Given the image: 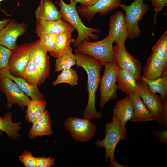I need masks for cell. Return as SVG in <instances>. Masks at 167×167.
Returning a JSON list of instances; mask_svg holds the SVG:
<instances>
[{
  "label": "cell",
  "instance_id": "cell-1",
  "mask_svg": "<svg viewBox=\"0 0 167 167\" xmlns=\"http://www.w3.org/2000/svg\"><path fill=\"white\" fill-rule=\"evenodd\" d=\"M77 66L83 68L87 75V89L88 100L83 112V118L91 120L99 119L102 116L96 108V94L101 79L100 71L103 66L102 63L93 57L79 53L75 50Z\"/></svg>",
  "mask_w": 167,
  "mask_h": 167
},
{
  "label": "cell",
  "instance_id": "cell-2",
  "mask_svg": "<svg viewBox=\"0 0 167 167\" xmlns=\"http://www.w3.org/2000/svg\"><path fill=\"white\" fill-rule=\"evenodd\" d=\"M70 3L67 4L63 0L59 2H55L60 7V11L63 20L70 24L76 29L78 32L77 38L72 43L74 47H77L83 41H89L91 39L96 40L98 39L97 33H100L98 29L88 27L83 23L78 13L76 5L77 2L73 0H70Z\"/></svg>",
  "mask_w": 167,
  "mask_h": 167
},
{
  "label": "cell",
  "instance_id": "cell-3",
  "mask_svg": "<svg viewBox=\"0 0 167 167\" xmlns=\"http://www.w3.org/2000/svg\"><path fill=\"white\" fill-rule=\"evenodd\" d=\"M139 91L137 93L162 129H167V101L163 100L149 88L147 83L141 79L138 81Z\"/></svg>",
  "mask_w": 167,
  "mask_h": 167
},
{
  "label": "cell",
  "instance_id": "cell-4",
  "mask_svg": "<svg viewBox=\"0 0 167 167\" xmlns=\"http://www.w3.org/2000/svg\"><path fill=\"white\" fill-rule=\"evenodd\" d=\"M105 132V137L101 140H97L95 142L98 147H104L105 149L104 158L106 161L109 159L110 162L115 161V149L118 143L126 139L127 131L121 126L120 121L113 114L112 121L106 122L104 125Z\"/></svg>",
  "mask_w": 167,
  "mask_h": 167
},
{
  "label": "cell",
  "instance_id": "cell-5",
  "mask_svg": "<svg viewBox=\"0 0 167 167\" xmlns=\"http://www.w3.org/2000/svg\"><path fill=\"white\" fill-rule=\"evenodd\" d=\"M113 38L110 33L102 40L96 42L83 41L75 50L90 56L101 62L103 65L115 62L113 52Z\"/></svg>",
  "mask_w": 167,
  "mask_h": 167
},
{
  "label": "cell",
  "instance_id": "cell-6",
  "mask_svg": "<svg viewBox=\"0 0 167 167\" xmlns=\"http://www.w3.org/2000/svg\"><path fill=\"white\" fill-rule=\"evenodd\" d=\"M105 70L101 79L99 90L100 106L102 109L111 100L117 99V73L118 66L116 62L105 65Z\"/></svg>",
  "mask_w": 167,
  "mask_h": 167
},
{
  "label": "cell",
  "instance_id": "cell-7",
  "mask_svg": "<svg viewBox=\"0 0 167 167\" xmlns=\"http://www.w3.org/2000/svg\"><path fill=\"white\" fill-rule=\"evenodd\" d=\"M119 7L125 13L128 37L133 39L139 37L141 32L139 22L143 19V16L148 11V6L143 3V0H134L129 5L121 3Z\"/></svg>",
  "mask_w": 167,
  "mask_h": 167
},
{
  "label": "cell",
  "instance_id": "cell-8",
  "mask_svg": "<svg viewBox=\"0 0 167 167\" xmlns=\"http://www.w3.org/2000/svg\"><path fill=\"white\" fill-rule=\"evenodd\" d=\"M37 43V40L24 43L11 50L8 67L11 75L22 77L24 70L33 54Z\"/></svg>",
  "mask_w": 167,
  "mask_h": 167
},
{
  "label": "cell",
  "instance_id": "cell-9",
  "mask_svg": "<svg viewBox=\"0 0 167 167\" xmlns=\"http://www.w3.org/2000/svg\"><path fill=\"white\" fill-rule=\"evenodd\" d=\"M64 125L66 130L76 140L86 142L94 136L96 127L90 120L70 116L66 119Z\"/></svg>",
  "mask_w": 167,
  "mask_h": 167
},
{
  "label": "cell",
  "instance_id": "cell-10",
  "mask_svg": "<svg viewBox=\"0 0 167 167\" xmlns=\"http://www.w3.org/2000/svg\"><path fill=\"white\" fill-rule=\"evenodd\" d=\"M113 52L118 67L130 73L137 81L140 80L141 63L127 51L125 45L117 44L113 46Z\"/></svg>",
  "mask_w": 167,
  "mask_h": 167
},
{
  "label": "cell",
  "instance_id": "cell-11",
  "mask_svg": "<svg viewBox=\"0 0 167 167\" xmlns=\"http://www.w3.org/2000/svg\"><path fill=\"white\" fill-rule=\"evenodd\" d=\"M0 89L6 95L7 100L6 106L8 108L16 104L24 110L31 100L16 84L9 78L0 79Z\"/></svg>",
  "mask_w": 167,
  "mask_h": 167
},
{
  "label": "cell",
  "instance_id": "cell-12",
  "mask_svg": "<svg viewBox=\"0 0 167 167\" xmlns=\"http://www.w3.org/2000/svg\"><path fill=\"white\" fill-rule=\"evenodd\" d=\"M27 29L25 23H18L14 19L10 20L0 31V44L10 50L15 48L18 46L17 39L25 34Z\"/></svg>",
  "mask_w": 167,
  "mask_h": 167
},
{
  "label": "cell",
  "instance_id": "cell-13",
  "mask_svg": "<svg viewBox=\"0 0 167 167\" xmlns=\"http://www.w3.org/2000/svg\"><path fill=\"white\" fill-rule=\"evenodd\" d=\"M32 55L33 63L37 71L39 81L38 85L42 84L49 76L51 66L47 52L41 44L39 39Z\"/></svg>",
  "mask_w": 167,
  "mask_h": 167
},
{
  "label": "cell",
  "instance_id": "cell-14",
  "mask_svg": "<svg viewBox=\"0 0 167 167\" xmlns=\"http://www.w3.org/2000/svg\"><path fill=\"white\" fill-rule=\"evenodd\" d=\"M109 33L111 34L116 44L125 45L128 35L125 14L122 12L116 11L111 17Z\"/></svg>",
  "mask_w": 167,
  "mask_h": 167
},
{
  "label": "cell",
  "instance_id": "cell-15",
  "mask_svg": "<svg viewBox=\"0 0 167 167\" xmlns=\"http://www.w3.org/2000/svg\"><path fill=\"white\" fill-rule=\"evenodd\" d=\"M121 0H99L91 6L85 8L78 6L77 10L79 15L89 20L97 13L101 15H104L114 11L119 7Z\"/></svg>",
  "mask_w": 167,
  "mask_h": 167
},
{
  "label": "cell",
  "instance_id": "cell-16",
  "mask_svg": "<svg viewBox=\"0 0 167 167\" xmlns=\"http://www.w3.org/2000/svg\"><path fill=\"white\" fill-rule=\"evenodd\" d=\"M167 60L161 58L152 51L147 60L141 77L148 80L156 79L167 72Z\"/></svg>",
  "mask_w": 167,
  "mask_h": 167
},
{
  "label": "cell",
  "instance_id": "cell-17",
  "mask_svg": "<svg viewBox=\"0 0 167 167\" xmlns=\"http://www.w3.org/2000/svg\"><path fill=\"white\" fill-rule=\"evenodd\" d=\"M35 33L37 36L44 34L56 35L64 32L71 31L75 28L70 24L63 19L53 21L36 20Z\"/></svg>",
  "mask_w": 167,
  "mask_h": 167
},
{
  "label": "cell",
  "instance_id": "cell-18",
  "mask_svg": "<svg viewBox=\"0 0 167 167\" xmlns=\"http://www.w3.org/2000/svg\"><path fill=\"white\" fill-rule=\"evenodd\" d=\"M113 114L120 121L123 128L129 121H131L134 115V106L129 95L118 100L114 105Z\"/></svg>",
  "mask_w": 167,
  "mask_h": 167
},
{
  "label": "cell",
  "instance_id": "cell-19",
  "mask_svg": "<svg viewBox=\"0 0 167 167\" xmlns=\"http://www.w3.org/2000/svg\"><path fill=\"white\" fill-rule=\"evenodd\" d=\"M35 14L38 20L53 21L62 18L60 11L51 0H41Z\"/></svg>",
  "mask_w": 167,
  "mask_h": 167
},
{
  "label": "cell",
  "instance_id": "cell-20",
  "mask_svg": "<svg viewBox=\"0 0 167 167\" xmlns=\"http://www.w3.org/2000/svg\"><path fill=\"white\" fill-rule=\"evenodd\" d=\"M8 77L13 81L19 88L31 99H44V96L39 90L28 83L24 79L11 75L9 73L8 67L0 70V79Z\"/></svg>",
  "mask_w": 167,
  "mask_h": 167
},
{
  "label": "cell",
  "instance_id": "cell-21",
  "mask_svg": "<svg viewBox=\"0 0 167 167\" xmlns=\"http://www.w3.org/2000/svg\"><path fill=\"white\" fill-rule=\"evenodd\" d=\"M52 133L50 117L48 111L45 109L42 115L32 123L28 136L34 139L38 136H49Z\"/></svg>",
  "mask_w": 167,
  "mask_h": 167
},
{
  "label": "cell",
  "instance_id": "cell-22",
  "mask_svg": "<svg viewBox=\"0 0 167 167\" xmlns=\"http://www.w3.org/2000/svg\"><path fill=\"white\" fill-rule=\"evenodd\" d=\"M117 83L118 88L127 95L138 93L139 92L140 88L138 81L130 73L119 67Z\"/></svg>",
  "mask_w": 167,
  "mask_h": 167
},
{
  "label": "cell",
  "instance_id": "cell-23",
  "mask_svg": "<svg viewBox=\"0 0 167 167\" xmlns=\"http://www.w3.org/2000/svg\"><path fill=\"white\" fill-rule=\"evenodd\" d=\"M128 95L130 96L134 110V116L131 121H155L154 117L137 93H134Z\"/></svg>",
  "mask_w": 167,
  "mask_h": 167
},
{
  "label": "cell",
  "instance_id": "cell-24",
  "mask_svg": "<svg viewBox=\"0 0 167 167\" xmlns=\"http://www.w3.org/2000/svg\"><path fill=\"white\" fill-rule=\"evenodd\" d=\"M20 122H13L12 114L10 112L5 113L3 116H0V130L5 132L11 139H16L19 135L18 131L21 129Z\"/></svg>",
  "mask_w": 167,
  "mask_h": 167
},
{
  "label": "cell",
  "instance_id": "cell-25",
  "mask_svg": "<svg viewBox=\"0 0 167 167\" xmlns=\"http://www.w3.org/2000/svg\"><path fill=\"white\" fill-rule=\"evenodd\" d=\"M45 100L31 99L27 105L25 118L29 123H33L43 114L46 107Z\"/></svg>",
  "mask_w": 167,
  "mask_h": 167
},
{
  "label": "cell",
  "instance_id": "cell-26",
  "mask_svg": "<svg viewBox=\"0 0 167 167\" xmlns=\"http://www.w3.org/2000/svg\"><path fill=\"white\" fill-rule=\"evenodd\" d=\"M71 31L64 32L57 35L55 46L54 51L50 54L52 56L57 58L65 52L75 39L72 38Z\"/></svg>",
  "mask_w": 167,
  "mask_h": 167
},
{
  "label": "cell",
  "instance_id": "cell-27",
  "mask_svg": "<svg viewBox=\"0 0 167 167\" xmlns=\"http://www.w3.org/2000/svg\"><path fill=\"white\" fill-rule=\"evenodd\" d=\"M141 78L147 83L152 92L159 94L163 100L167 101V72L161 76L154 80L147 79L141 76Z\"/></svg>",
  "mask_w": 167,
  "mask_h": 167
},
{
  "label": "cell",
  "instance_id": "cell-28",
  "mask_svg": "<svg viewBox=\"0 0 167 167\" xmlns=\"http://www.w3.org/2000/svg\"><path fill=\"white\" fill-rule=\"evenodd\" d=\"M73 49L69 46L66 50L56 60L55 72L68 69L76 63V58L72 52Z\"/></svg>",
  "mask_w": 167,
  "mask_h": 167
},
{
  "label": "cell",
  "instance_id": "cell-29",
  "mask_svg": "<svg viewBox=\"0 0 167 167\" xmlns=\"http://www.w3.org/2000/svg\"><path fill=\"white\" fill-rule=\"evenodd\" d=\"M32 55L24 70L22 78L35 88L39 90L38 75L32 60Z\"/></svg>",
  "mask_w": 167,
  "mask_h": 167
},
{
  "label": "cell",
  "instance_id": "cell-30",
  "mask_svg": "<svg viewBox=\"0 0 167 167\" xmlns=\"http://www.w3.org/2000/svg\"><path fill=\"white\" fill-rule=\"evenodd\" d=\"M78 76L76 71L71 68L62 71L52 84L55 86L62 83H66L73 86L77 84Z\"/></svg>",
  "mask_w": 167,
  "mask_h": 167
},
{
  "label": "cell",
  "instance_id": "cell-31",
  "mask_svg": "<svg viewBox=\"0 0 167 167\" xmlns=\"http://www.w3.org/2000/svg\"><path fill=\"white\" fill-rule=\"evenodd\" d=\"M161 59L167 60V31L163 34L156 44L152 48Z\"/></svg>",
  "mask_w": 167,
  "mask_h": 167
},
{
  "label": "cell",
  "instance_id": "cell-32",
  "mask_svg": "<svg viewBox=\"0 0 167 167\" xmlns=\"http://www.w3.org/2000/svg\"><path fill=\"white\" fill-rule=\"evenodd\" d=\"M42 47L50 54L54 50L57 35L52 34H44L38 36Z\"/></svg>",
  "mask_w": 167,
  "mask_h": 167
},
{
  "label": "cell",
  "instance_id": "cell-33",
  "mask_svg": "<svg viewBox=\"0 0 167 167\" xmlns=\"http://www.w3.org/2000/svg\"><path fill=\"white\" fill-rule=\"evenodd\" d=\"M19 159L25 167H36V157L28 151H25L19 156Z\"/></svg>",
  "mask_w": 167,
  "mask_h": 167
},
{
  "label": "cell",
  "instance_id": "cell-34",
  "mask_svg": "<svg viewBox=\"0 0 167 167\" xmlns=\"http://www.w3.org/2000/svg\"><path fill=\"white\" fill-rule=\"evenodd\" d=\"M11 50L0 44V70L8 67Z\"/></svg>",
  "mask_w": 167,
  "mask_h": 167
},
{
  "label": "cell",
  "instance_id": "cell-35",
  "mask_svg": "<svg viewBox=\"0 0 167 167\" xmlns=\"http://www.w3.org/2000/svg\"><path fill=\"white\" fill-rule=\"evenodd\" d=\"M36 167H51L54 165V158L51 157H36Z\"/></svg>",
  "mask_w": 167,
  "mask_h": 167
},
{
  "label": "cell",
  "instance_id": "cell-36",
  "mask_svg": "<svg viewBox=\"0 0 167 167\" xmlns=\"http://www.w3.org/2000/svg\"><path fill=\"white\" fill-rule=\"evenodd\" d=\"M152 5L154 7L155 13L154 15V25L156 23V19L158 14L162 10L163 7L167 4V0H150Z\"/></svg>",
  "mask_w": 167,
  "mask_h": 167
},
{
  "label": "cell",
  "instance_id": "cell-37",
  "mask_svg": "<svg viewBox=\"0 0 167 167\" xmlns=\"http://www.w3.org/2000/svg\"><path fill=\"white\" fill-rule=\"evenodd\" d=\"M152 135L163 143L167 145V129L162 128L161 130L154 131Z\"/></svg>",
  "mask_w": 167,
  "mask_h": 167
},
{
  "label": "cell",
  "instance_id": "cell-38",
  "mask_svg": "<svg viewBox=\"0 0 167 167\" xmlns=\"http://www.w3.org/2000/svg\"><path fill=\"white\" fill-rule=\"evenodd\" d=\"M99 0H82L79 2L80 7L84 8L91 6L97 2Z\"/></svg>",
  "mask_w": 167,
  "mask_h": 167
},
{
  "label": "cell",
  "instance_id": "cell-39",
  "mask_svg": "<svg viewBox=\"0 0 167 167\" xmlns=\"http://www.w3.org/2000/svg\"><path fill=\"white\" fill-rule=\"evenodd\" d=\"M10 20L9 18L0 21V31L8 24Z\"/></svg>",
  "mask_w": 167,
  "mask_h": 167
},
{
  "label": "cell",
  "instance_id": "cell-40",
  "mask_svg": "<svg viewBox=\"0 0 167 167\" xmlns=\"http://www.w3.org/2000/svg\"><path fill=\"white\" fill-rule=\"evenodd\" d=\"M109 167H126L124 165H122L117 162L115 160L112 162H111L109 165Z\"/></svg>",
  "mask_w": 167,
  "mask_h": 167
},
{
  "label": "cell",
  "instance_id": "cell-41",
  "mask_svg": "<svg viewBox=\"0 0 167 167\" xmlns=\"http://www.w3.org/2000/svg\"><path fill=\"white\" fill-rule=\"evenodd\" d=\"M74 1L77 2H80L82 0H73Z\"/></svg>",
  "mask_w": 167,
  "mask_h": 167
},
{
  "label": "cell",
  "instance_id": "cell-42",
  "mask_svg": "<svg viewBox=\"0 0 167 167\" xmlns=\"http://www.w3.org/2000/svg\"><path fill=\"white\" fill-rule=\"evenodd\" d=\"M3 134L2 131H0V136H1Z\"/></svg>",
  "mask_w": 167,
  "mask_h": 167
},
{
  "label": "cell",
  "instance_id": "cell-43",
  "mask_svg": "<svg viewBox=\"0 0 167 167\" xmlns=\"http://www.w3.org/2000/svg\"><path fill=\"white\" fill-rule=\"evenodd\" d=\"M4 0H0V5H1V2Z\"/></svg>",
  "mask_w": 167,
  "mask_h": 167
}]
</instances>
